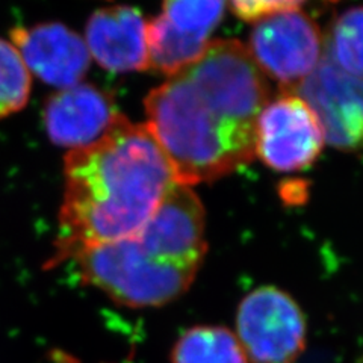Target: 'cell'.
<instances>
[{
  "instance_id": "ba28073f",
  "label": "cell",
  "mask_w": 363,
  "mask_h": 363,
  "mask_svg": "<svg viewBox=\"0 0 363 363\" xmlns=\"http://www.w3.org/2000/svg\"><path fill=\"white\" fill-rule=\"evenodd\" d=\"M132 238L157 260L200 268L206 255L204 211L194 191L176 185Z\"/></svg>"
},
{
  "instance_id": "5bb4252c",
  "label": "cell",
  "mask_w": 363,
  "mask_h": 363,
  "mask_svg": "<svg viewBox=\"0 0 363 363\" xmlns=\"http://www.w3.org/2000/svg\"><path fill=\"white\" fill-rule=\"evenodd\" d=\"M325 49L324 55L340 70L363 77V6L337 17Z\"/></svg>"
},
{
  "instance_id": "9c48e42d",
  "label": "cell",
  "mask_w": 363,
  "mask_h": 363,
  "mask_svg": "<svg viewBox=\"0 0 363 363\" xmlns=\"http://www.w3.org/2000/svg\"><path fill=\"white\" fill-rule=\"evenodd\" d=\"M11 43L29 73L60 89L81 84L91 64L84 38L62 23L14 28Z\"/></svg>"
},
{
  "instance_id": "2e32d148",
  "label": "cell",
  "mask_w": 363,
  "mask_h": 363,
  "mask_svg": "<svg viewBox=\"0 0 363 363\" xmlns=\"http://www.w3.org/2000/svg\"><path fill=\"white\" fill-rule=\"evenodd\" d=\"M304 0H230L233 13L247 21H259L265 17L295 11Z\"/></svg>"
},
{
  "instance_id": "7c38bea8",
  "label": "cell",
  "mask_w": 363,
  "mask_h": 363,
  "mask_svg": "<svg viewBox=\"0 0 363 363\" xmlns=\"http://www.w3.org/2000/svg\"><path fill=\"white\" fill-rule=\"evenodd\" d=\"M173 363H248L233 332L225 327L189 328L173 350Z\"/></svg>"
},
{
  "instance_id": "277c9868",
  "label": "cell",
  "mask_w": 363,
  "mask_h": 363,
  "mask_svg": "<svg viewBox=\"0 0 363 363\" xmlns=\"http://www.w3.org/2000/svg\"><path fill=\"white\" fill-rule=\"evenodd\" d=\"M236 337L248 363H297L304 350L306 321L286 292L259 288L240 304Z\"/></svg>"
},
{
  "instance_id": "4fadbf2b",
  "label": "cell",
  "mask_w": 363,
  "mask_h": 363,
  "mask_svg": "<svg viewBox=\"0 0 363 363\" xmlns=\"http://www.w3.org/2000/svg\"><path fill=\"white\" fill-rule=\"evenodd\" d=\"M225 0H164L157 18L182 40L209 45V37L224 16Z\"/></svg>"
},
{
  "instance_id": "8992f818",
  "label": "cell",
  "mask_w": 363,
  "mask_h": 363,
  "mask_svg": "<svg viewBox=\"0 0 363 363\" xmlns=\"http://www.w3.org/2000/svg\"><path fill=\"white\" fill-rule=\"evenodd\" d=\"M324 144L321 123L311 106L292 91H283L260 112L255 155L276 172H298L309 167Z\"/></svg>"
},
{
  "instance_id": "8fae6325",
  "label": "cell",
  "mask_w": 363,
  "mask_h": 363,
  "mask_svg": "<svg viewBox=\"0 0 363 363\" xmlns=\"http://www.w3.org/2000/svg\"><path fill=\"white\" fill-rule=\"evenodd\" d=\"M85 44L91 58L113 73L149 68L147 23L132 6L101 8L89 17Z\"/></svg>"
},
{
  "instance_id": "52a82bcc",
  "label": "cell",
  "mask_w": 363,
  "mask_h": 363,
  "mask_svg": "<svg viewBox=\"0 0 363 363\" xmlns=\"http://www.w3.org/2000/svg\"><path fill=\"white\" fill-rule=\"evenodd\" d=\"M292 93L311 106L325 143L335 149H363V77L340 70L324 55L309 77Z\"/></svg>"
},
{
  "instance_id": "3957f363",
  "label": "cell",
  "mask_w": 363,
  "mask_h": 363,
  "mask_svg": "<svg viewBox=\"0 0 363 363\" xmlns=\"http://www.w3.org/2000/svg\"><path fill=\"white\" fill-rule=\"evenodd\" d=\"M70 260L85 283L130 308H152L179 298L199 271L149 256L133 238L85 248Z\"/></svg>"
},
{
  "instance_id": "5b68a950",
  "label": "cell",
  "mask_w": 363,
  "mask_h": 363,
  "mask_svg": "<svg viewBox=\"0 0 363 363\" xmlns=\"http://www.w3.org/2000/svg\"><path fill=\"white\" fill-rule=\"evenodd\" d=\"M247 50L260 72L294 91L321 62L324 41L315 23L295 9L256 21Z\"/></svg>"
},
{
  "instance_id": "9a60e30c",
  "label": "cell",
  "mask_w": 363,
  "mask_h": 363,
  "mask_svg": "<svg viewBox=\"0 0 363 363\" xmlns=\"http://www.w3.org/2000/svg\"><path fill=\"white\" fill-rule=\"evenodd\" d=\"M30 84V73L16 45L0 38V120L28 105Z\"/></svg>"
},
{
  "instance_id": "30bf717a",
  "label": "cell",
  "mask_w": 363,
  "mask_h": 363,
  "mask_svg": "<svg viewBox=\"0 0 363 363\" xmlns=\"http://www.w3.org/2000/svg\"><path fill=\"white\" fill-rule=\"evenodd\" d=\"M120 113L112 99L100 88L77 84L58 89L44 108V124L53 144L70 150L99 141Z\"/></svg>"
},
{
  "instance_id": "6da1fadb",
  "label": "cell",
  "mask_w": 363,
  "mask_h": 363,
  "mask_svg": "<svg viewBox=\"0 0 363 363\" xmlns=\"http://www.w3.org/2000/svg\"><path fill=\"white\" fill-rule=\"evenodd\" d=\"M265 74L240 41H212L200 58L145 99V126L179 185L212 182L252 161Z\"/></svg>"
},
{
  "instance_id": "7a4b0ae2",
  "label": "cell",
  "mask_w": 363,
  "mask_h": 363,
  "mask_svg": "<svg viewBox=\"0 0 363 363\" xmlns=\"http://www.w3.org/2000/svg\"><path fill=\"white\" fill-rule=\"evenodd\" d=\"M60 232L49 267L85 248L138 233L177 184L174 168L145 124L121 113L99 141L64 162Z\"/></svg>"
}]
</instances>
